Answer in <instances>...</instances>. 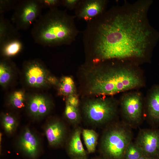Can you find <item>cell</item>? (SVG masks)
Here are the masks:
<instances>
[{"label": "cell", "instance_id": "5bb4252c", "mask_svg": "<svg viewBox=\"0 0 159 159\" xmlns=\"http://www.w3.org/2000/svg\"><path fill=\"white\" fill-rule=\"evenodd\" d=\"M148 117L153 125L159 126V85L151 89L147 100Z\"/></svg>", "mask_w": 159, "mask_h": 159}, {"label": "cell", "instance_id": "7a4b0ae2", "mask_svg": "<svg viewBox=\"0 0 159 159\" xmlns=\"http://www.w3.org/2000/svg\"><path fill=\"white\" fill-rule=\"evenodd\" d=\"M89 72L87 88L91 95H113L139 87L143 84L136 71L124 64L95 67Z\"/></svg>", "mask_w": 159, "mask_h": 159}, {"label": "cell", "instance_id": "7402d4cb", "mask_svg": "<svg viewBox=\"0 0 159 159\" xmlns=\"http://www.w3.org/2000/svg\"><path fill=\"white\" fill-rule=\"evenodd\" d=\"M5 60L2 61L0 64V83L3 86L8 84L11 75V65Z\"/></svg>", "mask_w": 159, "mask_h": 159}, {"label": "cell", "instance_id": "83f0119b", "mask_svg": "<svg viewBox=\"0 0 159 159\" xmlns=\"http://www.w3.org/2000/svg\"><path fill=\"white\" fill-rule=\"evenodd\" d=\"M66 103L72 106L77 107H78L79 105L78 98L74 94L67 97Z\"/></svg>", "mask_w": 159, "mask_h": 159}, {"label": "cell", "instance_id": "7c38bea8", "mask_svg": "<svg viewBox=\"0 0 159 159\" xmlns=\"http://www.w3.org/2000/svg\"><path fill=\"white\" fill-rule=\"evenodd\" d=\"M44 133L48 143L52 147L62 145L65 140L66 129L60 120H54L49 122L44 129Z\"/></svg>", "mask_w": 159, "mask_h": 159}, {"label": "cell", "instance_id": "52a82bcc", "mask_svg": "<svg viewBox=\"0 0 159 159\" xmlns=\"http://www.w3.org/2000/svg\"><path fill=\"white\" fill-rule=\"evenodd\" d=\"M123 115L130 124L137 125L143 117V103L141 94L135 92L124 95L121 102Z\"/></svg>", "mask_w": 159, "mask_h": 159}, {"label": "cell", "instance_id": "ffe728a7", "mask_svg": "<svg viewBox=\"0 0 159 159\" xmlns=\"http://www.w3.org/2000/svg\"><path fill=\"white\" fill-rule=\"evenodd\" d=\"M1 122L4 130L8 134H13L18 126V122L16 118L8 113L2 115Z\"/></svg>", "mask_w": 159, "mask_h": 159}, {"label": "cell", "instance_id": "6da1fadb", "mask_svg": "<svg viewBox=\"0 0 159 159\" xmlns=\"http://www.w3.org/2000/svg\"><path fill=\"white\" fill-rule=\"evenodd\" d=\"M152 3L149 0L126 2L88 22L84 46L94 61H140L149 57L159 39L148 18Z\"/></svg>", "mask_w": 159, "mask_h": 159}, {"label": "cell", "instance_id": "277c9868", "mask_svg": "<svg viewBox=\"0 0 159 159\" xmlns=\"http://www.w3.org/2000/svg\"><path fill=\"white\" fill-rule=\"evenodd\" d=\"M132 138V132L128 128L113 125L103 132L100 143V150L108 159H123Z\"/></svg>", "mask_w": 159, "mask_h": 159}, {"label": "cell", "instance_id": "cb8c5ba5", "mask_svg": "<svg viewBox=\"0 0 159 159\" xmlns=\"http://www.w3.org/2000/svg\"><path fill=\"white\" fill-rule=\"evenodd\" d=\"M143 155L142 151L135 143L132 142L128 145L125 151V159H138Z\"/></svg>", "mask_w": 159, "mask_h": 159}, {"label": "cell", "instance_id": "9a60e30c", "mask_svg": "<svg viewBox=\"0 0 159 159\" xmlns=\"http://www.w3.org/2000/svg\"><path fill=\"white\" fill-rule=\"evenodd\" d=\"M82 130L77 127L71 134L67 144V151L70 156L76 159H85L87 153L81 139Z\"/></svg>", "mask_w": 159, "mask_h": 159}, {"label": "cell", "instance_id": "4316f807", "mask_svg": "<svg viewBox=\"0 0 159 159\" xmlns=\"http://www.w3.org/2000/svg\"><path fill=\"white\" fill-rule=\"evenodd\" d=\"M80 1L78 0H64L62 1V4L67 8H76Z\"/></svg>", "mask_w": 159, "mask_h": 159}, {"label": "cell", "instance_id": "2e32d148", "mask_svg": "<svg viewBox=\"0 0 159 159\" xmlns=\"http://www.w3.org/2000/svg\"><path fill=\"white\" fill-rule=\"evenodd\" d=\"M0 51L2 55L10 57L14 56L22 50L23 44L20 36L9 38L0 43Z\"/></svg>", "mask_w": 159, "mask_h": 159}, {"label": "cell", "instance_id": "d4e9b609", "mask_svg": "<svg viewBox=\"0 0 159 159\" xmlns=\"http://www.w3.org/2000/svg\"><path fill=\"white\" fill-rule=\"evenodd\" d=\"M18 1L13 0H0V14L3 15L6 12L14 8Z\"/></svg>", "mask_w": 159, "mask_h": 159}, {"label": "cell", "instance_id": "e0dca14e", "mask_svg": "<svg viewBox=\"0 0 159 159\" xmlns=\"http://www.w3.org/2000/svg\"><path fill=\"white\" fill-rule=\"evenodd\" d=\"M18 30L3 15H0V43L12 37L20 36Z\"/></svg>", "mask_w": 159, "mask_h": 159}, {"label": "cell", "instance_id": "d6986e66", "mask_svg": "<svg viewBox=\"0 0 159 159\" xmlns=\"http://www.w3.org/2000/svg\"><path fill=\"white\" fill-rule=\"evenodd\" d=\"M58 85V93L60 95L68 97L74 94V83L71 77L69 76L62 77Z\"/></svg>", "mask_w": 159, "mask_h": 159}, {"label": "cell", "instance_id": "8fae6325", "mask_svg": "<svg viewBox=\"0 0 159 159\" xmlns=\"http://www.w3.org/2000/svg\"><path fill=\"white\" fill-rule=\"evenodd\" d=\"M18 146L25 155L32 159H34L38 154L40 143L36 135L29 128L27 127L21 134Z\"/></svg>", "mask_w": 159, "mask_h": 159}, {"label": "cell", "instance_id": "f1b7e54d", "mask_svg": "<svg viewBox=\"0 0 159 159\" xmlns=\"http://www.w3.org/2000/svg\"><path fill=\"white\" fill-rule=\"evenodd\" d=\"M47 82L50 84L54 85L59 84V82L54 77L52 76H48L47 78Z\"/></svg>", "mask_w": 159, "mask_h": 159}, {"label": "cell", "instance_id": "3957f363", "mask_svg": "<svg viewBox=\"0 0 159 159\" xmlns=\"http://www.w3.org/2000/svg\"><path fill=\"white\" fill-rule=\"evenodd\" d=\"M74 17L58 8L41 14L33 24L31 30L34 42L45 47L69 44L78 32Z\"/></svg>", "mask_w": 159, "mask_h": 159}, {"label": "cell", "instance_id": "484cf974", "mask_svg": "<svg viewBox=\"0 0 159 159\" xmlns=\"http://www.w3.org/2000/svg\"><path fill=\"white\" fill-rule=\"evenodd\" d=\"M42 8L52 9L58 8L62 4V1L59 0H38Z\"/></svg>", "mask_w": 159, "mask_h": 159}, {"label": "cell", "instance_id": "ac0fdd59", "mask_svg": "<svg viewBox=\"0 0 159 159\" xmlns=\"http://www.w3.org/2000/svg\"><path fill=\"white\" fill-rule=\"evenodd\" d=\"M82 134L88 152L94 153L98 143V133L93 130L86 129L82 130Z\"/></svg>", "mask_w": 159, "mask_h": 159}, {"label": "cell", "instance_id": "5b68a950", "mask_svg": "<svg viewBox=\"0 0 159 159\" xmlns=\"http://www.w3.org/2000/svg\"><path fill=\"white\" fill-rule=\"evenodd\" d=\"M84 117L89 123L95 126L102 125L110 122L117 111L115 103L110 99H89L82 106Z\"/></svg>", "mask_w": 159, "mask_h": 159}, {"label": "cell", "instance_id": "ba28073f", "mask_svg": "<svg viewBox=\"0 0 159 159\" xmlns=\"http://www.w3.org/2000/svg\"><path fill=\"white\" fill-rule=\"evenodd\" d=\"M135 143L143 155L150 158L159 156V130L143 129L139 132Z\"/></svg>", "mask_w": 159, "mask_h": 159}, {"label": "cell", "instance_id": "9c48e42d", "mask_svg": "<svg viewBox=\"0 0 159 159\" xmlns=\"http://www.w3.org/2000/svg\"><path fill=\"white\" fill-rule=\"evenodd\" d=\"M107 2L105 0L80 1L76 8L75 16L88 22L106 10Z\"/></svg>", "mask_w": 159, "mask_h": 159}, {"label": "cell", "instance_id": "8992f818", "mask_svg": "<svg viewBox=\"0 0 159 159\" xmlns=\"http://www.w3.org/2000/svg\"><path fill=\"white\" fill-rule=\"evenodd\" d=\"M42 9L38 0L18 1L14 9L12 22L18 30H27L41 15Z\"/></svg>", "mask_w": 159, "mask_h": 159}, {"label": "cell", "instance_id": "603a6c76", "mask_svg": "<svg viewBox=\"0 0 159 159\" xmlns=\"http://www.w3.org/2000/svg\"><path fill=\"white\" fill-rule=\"evenodd\" d=\"M9 102L15 108L20 109L24 107L25 103L24 93L21 91L14 92L10 96Z\"/></svg>", "mask_w": 159, "mask_h": 159}, {"label": "cell", "instance_id": "30bf717a", "mask_svg": "<svg viewBox=\"0 0 159 159\" xmlns=\"http://www.w3.org/2000/svg\"><path fill=\"white\" fill-rule=\"evenodd\" d=\"M26 81L36 87L44 86L47 82V70L44 65L37 60L27 62L25 64Z\"/></svg>", "mask_w": 159, "mask_h": 159}, {"label": "cell", "instance_id": "44dd1931", "mask_svg": "<svg viewBox=\"0 0 159 159\" xmlns=\"http://www.w3.org/2000/svg\"><path fill=\"white\" fill-rule=\"evenodd\" d=\"M64 113L67 120L72 124H77L81 121V117L78 107L66 103Z\"/></svg>", "mask_w": 159, "mask_h": 159}, {"label": "cell", "instance_id": "4fadbf2b", "mask_svg": "<svg viewBox=\"0 0 159 159\" xmlns=\"http://www.w3.org/2000/svg\"><path fill=\"white\" fill-rule=\"evenodd\" d=\"M52 103L48 98L39 95L32 96L27 104V109L30 115L34 118L38 119L42 117L50 111Z\"/></svg>", "mask_w": 159, "mask_h": 159}, {"label": "cell", "instance_id": "f546056e", "mask_svg": "<svg viewBox=\"0 0 159 159\" xmlns=\"http://www.w3.org/2000/svg\"><path fill=\"white\" fill-rule=\"evenodd\" d=\"M138 159H151L147 156H145L144 155H143Z\"/></svg>", "mask_w": 159, "mask_h": 159}]
</instances>
